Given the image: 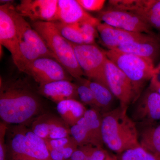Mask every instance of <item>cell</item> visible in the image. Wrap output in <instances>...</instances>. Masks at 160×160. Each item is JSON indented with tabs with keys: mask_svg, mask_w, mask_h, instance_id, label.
<instances>
[{
	"mask_svg": "<svg viewBox=\"0 0 160 160\" xmlns=\"http://www.w3.org/2000/svg\"><path fill=\"white\" fill-rule=\"evenodd\" d=\"M41 104L37 96L20 80L4 81L0 85V117L8 124L24 125L37 115Z\"/></svg>",
	"mask_w": 160,
	"mask_h": 160,
	"instance_id": "obj_1",
	"label": "cell"
},
{
	"mask_svg": "<svg viewBox=\"0 0 160 160\" xmlns=\"http://www.w3.org/2000/svg\"><path fill=\"white\" fill-rule=\"evenodd\" d=\"M128 108L120 105L102 114L103 143L117 154L140 145L138 126L128 115Z\"/></svg>",
	"mask_w": 160,
	"mask_h": 160,
	"instance_id": "obj_2",
	"label": "cell"
},
{
	"mask_svg": "<svg viewBox=\"0 0 160 160\" xmlns=\"http://www.w3.org/2000/svg\"><path fill=\"white\" fill-rule=\"evenodd\" d=\"M32 26L42 38L55 59L73 78L78 79L84 75L78 64L71 43L63 37L53 23L34 22Z\"/></svg>",
	"mask_w": 160,
	"mask_h": 160,
	"instance_id": "obj_3",
	"label": "cell"
},
{
	"mask_svg": "<svg viewBox=\"0 0 160 160\" xmlns=\"http://www.w3.org/2000/svg\"><path fill=\"white\" fill-rule=\"evenodd\" d=\"M107 58L124 72L131 82L134 93L133 103L141 95L148 81H150L155 66L154 62L146 58L115 50L105 51Z\"/></svg>",
	"mask_w": 160,
	"mask_h": 160,
	"instance_id": "obj_4",
	"label": "cell"
},
{
	"mask_svg": "<svg viewBox=\"0 0 160 160\" xmlns=\"http://www.w3.org/2000/svg\"><path fill=\"white\" fill-rule=\"evenodd\" d=\"M70 43L74 49L78 64L84 75L89 80L109 87L106 77V65L108 58L105 52L102 51L94 44Z\"/></svg>",
	"mask_w": 160,
	"mask_h": 160,
	"instance_id": "obj_5",
	"label": "cell"
},
{
	"mask_svg": "<svg viewBox=\"0 0 160 160\" xmlns=\"http://www.w3.org/2000/svg\"><path fill=\"white\" fill-rule=\"evenodd\" d=\"M110 8L130 12L160 31V0H112Z\"/></svg>",
	"mask_w": 160,
	"mask_h": 160,
	"instance_id": "obj_6",
	"label": "cell"
},
{
	"mask_svg": "<svg viewBox=\"0 0 160 160\" xmlns=\"http://www.w3.org/2000/svg\"><path fill=\"white\" fill-rule=\"evenodd\" d=\"M98 19L109 26L126 31L154 35L149 24L136 14L126 10L109 8L101 12Z\"/></svg>",
	"mask_w": 160,
	"mask_h": 160,
	"instance_id": "obj_7",
	"label": "cell"
},
{
	"mask_svg": "<svg viewBox=\"0 0 160 160\" xmlns=\"http://www.w3.org/2000/svg\"><path fill=\"white\" fill-rule=\"evenodd\" d=\"M25 73L31 77L39 85L73 78L66 69L54 58L40 57L28 67Z\"/></svg>",
	"mask_w": 160,
	"mask_h": 160,
	"instance_id": "obj_8",
	"label": "cell"
},
{
	"mask_svg": "<svg viewBox=\"0 0 160 160\" xmlns=\"http://www.w3.org/2000/svg\"><path fill=\"white\" fill-rule=\"evenodd\" d=\"M106 77L108 87L119 101L120 106L128 107L133 103L134 93L131 82L108 58L106 65Z\"/></svg>",
	"mask_w": 160,
	"mask_h": 160,
	"instance_id": "obj_9",
	"label": "cell"
},
{
	"mask_svg": "<svg viewBox=\"0 0 160 160\" xmlns=\"http://www.w3.org/2000/svg\"><path fill=\"white\" fill-rule=\"evenodd\" d=\"M131 118L140 124H154L160 122V94L148 89L135 102Z\"/></svg>",
	"mask_w": 160,
	"mask_h": 160,
	"instance_id": "obj_10",
	"label": "cell"
},
{
	"mask_svg": "<svg viewBox=\"0 0 160 160\" xmlns=\"http://www.w3.org/2000/svg\"><path fill=\"white\" fill-rule=\"evenodd\" d=\"M15 10L12 3L0 6V44L9 50L12 58L17 54L19 40Z\"/></svg>",
	"mask_w": 160,
	"mask_h": 160,
	"instance_id": "obj_11",
	"label": "cell"
},
{
	"mask_svg": "<svg viewBox=\"0 0 160 160\" xmlns=\"http://www.w3.org/2000/svg\"><path fill=\"white\" fill-rule=\"evenodd\" d=\"M6 149L12 160H39L34 146L26 138L22 125L7 128Z\"/></svg>",
	"mask_w": 160,
	"mask_h": 160,
	"instance_id": "obj_12",
	"label": "cell"
},
{
	"mask_svg": "<svg viewBox=\"0 0 160 160\" xmlns=\"http://www.w3.org/2000/svg\"><path fill=\"white\" fill-rule=\"evenodd\" d=\"M97 29L102 42L108 50L128 43L149 41L156 38L154 35L126 31L102 22L98 25Z\"/></svg>",
	"mask_w": 160,
	"mask_h": 160,
	"instance_id": "obj_13",
	"label": "cell"
},
{
	"mask_svg": "<svg viewBox=\"0 0 160 160\" xmlns=\"http://www.w3.org/2000/svg\"><path fill=\"white\" fill-rule=\"evenodd\" d=\"M58 0H21L16 11L32 22H52L57 10Z\"/></svg>",
	"mask_w": 160,
	"mask_h": 160,
	"instance_id": "obj_14",
	"label": "cell"
},
{
	"mask_svg": "<svg viewBox=\"0 0 160 160\" xmlns=\"http://www.w3.org/2000/svg\"><path fill=\"white\" fill-rule=\"evenodd\" d=\"M54 22L69 25L89 23L96 27L101 22L83 9L77 0H58L57 10L52 22Z\"/></svg>",
	"mask_w": 160,
	"mask_h": 160,
	"instance_id": "obj_15",
	"label": "cell"
},
{
	"mask_svg": "<svg viewBox=\"0 0 160 160\" xmlns=\"http://www.w3.org/2000/svg\"><path fill=\"white\" fill-rule=\"evenodd\" d=\"M14 17L18 30L19 38L26 42L43 57L55 58L52 52L40 34L30 26L25 18L15 10Z\"/></svg>",
	"mask_w": 160,
	"mask_h": 160,
	"instance_id": "obj_16",
	"label": "cell"
},
{
	"mask_svg": "<svg viewBox=\"0 0 160 160\" xmlns=\"http://www.w3.org/2000/svg\"><path fill=\"white\" fill-rule=\"evenodd\" d=\"M38 92L57 104L69 99L79 98L77 86L69 80H60L39 85Z\"/></svg>",
	"mask_w": 160,
	"mask_h": 160,
	"instance_id": "obj_17",
	"label": "cell"
},
{
	"mask_svg": "<svg viewBox=\"0 0 160 160\" xmlns=\"http://www.w3.org/2000/svg\"><path fill=\"white\" fill-rule=\"evenodd\" d=\"M112 50L146 58L154 62L160 52V44L156 38L149 41L134 42L122 45Z\"/></svg>",
	"mask_w": 160,
	"mask_h": 160,
	"instance_id": "obj_18",
	"label": "cell"
},
{
	"mask_svg": "<svg viewBox=\"0 0 160 160\" xmlns=\"http://www.w3.org/2000/svg\"><path fill=\"white\" fill-rule=\"evenodd\" d=\"M57 109L61 118L70 127L84 117L87 110L82 103L76 99L60 102L57 104Z\"/></svg>",
	"mask_w": 160,
	"mask_h": 160,
	"instance_id": "obj_19",
	"label": "cell"
},
{
	"mask_svg": "<svg viewBox=\"0 0 160 160\" xmlns=\"http://www.w3.org/2000/svg\"><path fill=\"white\" fill-rule=\"evenodd\" d=\"M140 125L142 127L138 129L140 145L147 151L160 155V122Z\"/></svg>",
	"mask_w": 160,
	"mask_h": 160,
	"instance_id": "obj_20",
	"label": "cell"
},
{
	"mask_svg": "<svg viewBox=\"0 0 160 160\" xmlns=\"http://www.w3.org/2000/svg\"><path fill=\"white\" fill-rule=\"evenodd\" d=\"M86 82L93 92L98 108L102 114L115 109L113 106L116 98L109 87L89 79H86Z\"/></svg>",
	"mask_w": 160,
	"mask_h": 160,
	"instance_id": "obj_21",
	"label": "cell"
},
{
	"mask_svg": "<svg viewBox=\"0 0 160 160\" xmlns=\"http://www.w3.org/2000/svg\"><path fill=\"white\" fill-rule=\"evenodd\" d=\"M84 118L94 141L95 147H102L104 143L102 138V112L97 109L91 108L87 109Z\"/></svg>",
	"mask_w": 160,
	"mask_h": 160,
	"instance_id": "obj_22",
	"label": "cell"
},
{
	"mask_svg": "<svg viewBox=\"0 0 160 160\" xmlns=\"http://www.w3.org/2000/svg\"><path fill=\"white\" fill-rule=\"evenodd\" d=\"M41 57L26 42L19 38L17 54L12 59L20 71L25 72L26 69L36 60Z\"/></svg>",
	"mask_w": 160,
	"mask_h": 160,
	"instance_id": "obj_23",
	"label": "cell"
},
{
	"mask_svg": "<svg viewBox=\"0 0 160 160\" xmlns=\"http://www.w3.org/2000/svg\"><path fill=\"white\" fill-rule=\"evenodd\" d=\"M48 124L49 129L48 139H56L71 136L70 126L61 118L48 114Z\"/></svg>",
	"mask_w": 160,
	"mask_h": 160,
	"instance_id": "obj_24",
	"label": "cell"
},
{
	"mask_svg": "<svg viewBox=\"0 0 160 160\" xmlns=\"http://www.w3.org/2000/svg\"><path fill=\"white\" fill-rule=\"evenodd\" d=\"M71 136L78 146L91 145L94 146V141L89 132L84 117L76 125L70 127Z\"/></svg>",
	"mask_w": 160,
	"mask_h": 160,
	"instance_id": "obj_25",
	"label": "cell"
},
{
	"mask_svg": "<svg viewBox=\"0 0 160 160\" xmlns=\"http://www.w3.org/2000/svg\"><path fill=\"white\" fill-rule=\"evenodd\" d=\"M24 134L34 147L39 160H51L50 152L47 146L46 141L36 134L31 129H29L22 125Z\"/></svg>",
	"mask_w": 160,
	"mask_h": 160,
	"instance_id": "obj_26",
	"label": "cell"
},
{
	"mask_svg": "<svg viewBox=\"0 0 160 160\" xmlns=\"http://www.w3.org/2000/svg\"><path fill=\"white\" fill-rule=\"evenodd\" d=\"M53 23L61 35L69 42L76 44H83L84 39L78 24L69 25L59 22Z\"/></svg>",
	"mask_w": 160,
	"mask_h": 160,
	"instance_id": "obj_27",
	"label": "cell"
},
{
	"mask_svg": "<svg viewBox=\"0 0 160 160\" xmlns=\"http://www.w3.org/2000/svg\"><path fill=\"white\" fill-rule=\"evenodd\" d=\"M118 160H160V155L152 153L140 146L117 154Z\"/></svg>",
	"mask_w": 160,
	"mask_h": 160,
	"instance_id": "obj_28",
	"label": "cell"
},
{
	"mask_svg": "<svg viewBox=\"0 0 160 160\" xmlns=\"http://www.w3.org/2000/svg\"><path fill=\"white\" fill-rule=\"evenodd\" d=\"M77 86V91L79 98L83 104L91 106V108L99 110L94 95L90 87L86 83V79L82 78L75 79Z\"/></svg>",
	"mask_w": 160,
	"mask_h": 160,
	"instance_id": "obj_29",
	"label": "cell"
},
{
	"mask_svg": "<svg viewBox=\"0 0 160 160\" xmlns=\"http://www.w3.org/2000/svg\"><path fill=\"white\" fill-rule=\"evenodd\" d=\"M31 130L44 140L48 139L49 136L48 114L41 115L36 118L32 124Z\"/></svg>",
	"mask_w": 160,
	"mask_h": 160,
	"instance_id": "obj_30",
	"label": "cell"
},
{
	"mask_svg": "<svg viewBox=\"0 0 160 160\" xmlns=\"http://www.w3.org/2000/svg\"><path fill=\"white\" fill-rule=\"evenodd\" d=\"M45 141L49 151L52 149L62 150L63 148L75 141L71 136L56 139L45 140Z\"/></svg>",
	"mask_w": 160,
	"mask_h": 160,
	"instance_id": "obj_31",
	"label": "cell"
},
{
	"mask_svg": "<svg viewBox=\"0 0 160 160\" xmlns=\"http://www.w3.org/2000/svg\"><path fill=\"white\" fill-rule=\"evenodd\" d=\"M94 147L91 145L79 146L69 160H88Z\"/></svg>",
	"mask_w": 160,
	"mask_h": 160,
	"instance_id": "obj_32",
	"label": "cell"
},
{
	"mask_svg": "<svg viewBox=\"0 0 160 160\" xmlns=\"http://www.w3.org/2000/svg\"><path fill=\"white\" fill-rule=\"evenodd\" d=\"M85 10L99 11L102 9L106 3L105 0H77Z\"/></svg>",
	"mask_w": 160,
	"mask_h": 160,
	"instance_id": "obj_33",
	"label": "cell"
},
{
	"mask_svg": "<svg viewBox=\"0 0 160 160\" xmlns=\"http://www.w3.org/2000/svg\"><path fill=\"white\" fill-rule=\"evenodd\" d=\"M8 126L6 123L0 124V160H6L7 152L6 143V137Z\"/></svg>",
	"mask_w": 160,
	"mask_h": 160,
	"instance_id": "obj_34",
	"label": "cell"
},
{
	"mask_svg": "<svg viewBox=\"0 0 160 160\" xmlns=\"http://www.w3.org/2000/svg\"><path fill=\"white\" fill-rule=\"evenodd\" d=\"M108 153L102 147H95L88 160H105Z\"/></svg>",
	"mask_w": 160,
	"mask_h": 160,
	"instance_id": "obj_35",
	"label": "cell"
},
{
	"mask_svg": "<svg viewBox=\"0 0 160 160\" xmlns=\"http://www.w3.org/2000/svg\"><path fill=\"white\" fill-rule=\"evenodd\" d=\"M77 143L76 142H73L69 144L65 148H63L62 150H60L62 152L64 158L66 160H69L71 158V156L73 154L76 150L78 148Z\"/></svg>",
	"mask_w": 160,
	"mask_h": 160,
	"instance_id": "obj_36",
	"label": "cell"
},
{
	"mask_svg": "<svg viewBox=\"0 0 160 160\" xmlns=\"http://www.w3.org/2000/svg\"><path fill=\"white\" fill-rule=\"evenodd\" d=\"M51 160H66L62 152L60 150L52 149L49 150Z\"/></svg>",
	"mask_w": 160,
	"mask_h": 160,
	"instance_id": "obj_37",
	"label": "cell"
},
{
	"mask_svg": "<svg viewBox=\"0 0 160 160\" xmlns=\"http://www.w3.org/2000/svg\"><path fill=\"white\" fill-rule=\"evenodd\" d=\"M105 160H118V159L117 156L111 154L109 152Z\"/></svg>",
	"mask_w": 160,
	"mask_h": 160,
	"instance_id": "obj_38",
	"label": "cell"
},
{
	"mask_svg": "<svg viewBox=\"0 0 160 160\" xmlns=\"http://www.w3.org/2000/svg\"><path fill=\"white\" fill-rule=\"evenodd\" d=\"M149 88H150V89L157 92L158 93L160 94V86H153V87H150V86H149Z\"/></svg>",
	"mask_w": 160,
	"mask_h": 160,
	"instance_id": "obj_39",
	"label": "cell"
},
{
	"mask_svg": "<svg viewBox=\"0 0 160 160\" xmlns=\"http://www.w3.org/2000/svg\"><path fill=\"white\" fill-rule=\"evenodd\" d=\"M158 65H159V66H160V63H159V64Z\"/></svg>",
	"mask_w": 160,
	"mask_h": 160,
	"instance_id": "obj_40",
	"label": "cell"
}]
</instances>
